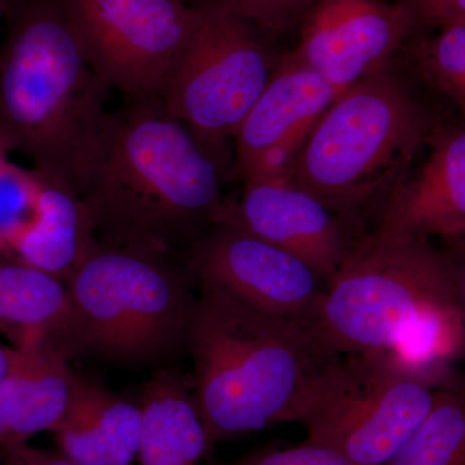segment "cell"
<instances>
[{"instance_id": "27", "label": "cell", "mask_w": 465, "mask_h": 465, "mask_svg": "<svg viewBox=\"0 0 465 465\" xmlns=\"http://www.w3.org/2000/svg\"><path fill=\"white\" fill-rule=\"evenodd\" d=\"M446 253L451 264L452 283L458 304L465 316V241H446ZM465 391V382L461 385Z\"/></svg>"}, {"instance_id": "5", "label": "cell", "mask_w": 465, "mask_h": 465, "mask_svg": "<svg viewBox=\"0 0 465 465\" xmlns=\"http://www.w3.org/2000/svg\"><path fill=\"white\" fill-rule=\"evenodd\" d=\"M195 278L170 256L94 243L69 280V317L56 351L124 363L185 351Z\"/></svg>"}, {"instance_id": "2", "label": "cell", "mask_w": 465, "mask_h": 465, "mask_svg": "<svg viewBox=\"0 0 465 465\" xmlns=\"http://www.w3.org/2000/svg\"><path fill=\"white\" fill-rule=\"evenodd\" d=\"M222 186L220 155L162 100L127 101L106 113L81 198L97 243L173 258L217 225Z\"/></svg>"}, {"instance_id": "26", "label": "cell", "mask_w": 465, "mask_h": 465, "mask_svg": "<svg viewBox=\"0 0 465 465\" xmlns=\"http://www.w3.org/2000/svg\"><path fill=\"white\" fill-rule=\"evenodd\" d=\"M400 2L409 9L416 25L439 27L451 0H400Z\"/></svg>"}, {"instance_id": "1", "label": "cell", "mask_w": 465, "mask_h": 465, "mask_svg": "<svg viewBox=\"0 0 465 465\" xmlns=\"http://www.w3.org/2000/svg\"><path fill=\"white\" fill-rule=\"evenodd\" d=\"M185 351L208 448L286 423H304L344 356L311 322L269 316L200 282Z\"/></svg>"}, {"instance_id": "11", "label": "cell", "mask_w": 465, "mask_h": 465, "mask_svg": "<svg viewBox=\"0 0 465 465\" xmlns=\"http://www.w3.org/2000/svg\"><path fill=\"white\" fill-rule=\"evenodd\" d=\"M336 97L335 88L295 52L278 57L235 134V176L243 183L290 180L314 125Z\"/></svg>"}, {"instance_id": "19", "label": "cell", "mask_w": 465, "mask_h": 465, "mask_svg": "<svg viewBox=\"0 0 465 465\" xmlns=\"http://www.w3.org/2000/svg\"><path fill=\"white\" fill-rule=\"evenodd\" d=\"M69 317V291L56 275L25 262H0V331L14 348L56 351Z\"/></svg>"}, {"instance_id": "33", "label": "cell", "mask_w": 465, "mask_h": 465, "mask_svg": "<svg viewBox=\"0 0 465 465\" xmlns=\"http://www.w3.org/2000/svg\"><path fill=\"white\" fill-rule=\"evenodd\" d=\"M459 241H465V234L463 235V238H460Z\"/></svg>"}, {"instance_id": "12", "label": "cell", "mask_w": 465, "mask_h": 465, "mask_svg": "<svg viewBox=\"0 0 465 465\" xmlns=\"http://www.w3.org/2000/svg\"><path fill=\"white\" fill-rule=\"evenodd\" d=\"M416 25L402 3L314 0L293 50L335 88L351 85L390 66Z\"/></svg>"}, {"instance_id": "29", "label": "cell", "mask_w": 465, "mask_h": 465, "mask_svg": "<svg viewBox=\"0 0 465 465\" xmlns=\"http://www.w3.org/2000/svg\"><path fill=\"white\" fill-rule=\"evenodd\" d=\"M17 349L0 344V381L7 374L17 357Z\"/></svg>"}, {"instance_id": "18", "label": "cell", "mask_w": 465, "mask_h": 465, "mask_svg": "<svg viewBox=\"0 0 465 465\" xmlns=\"http://www.w3.org/2000/svg\"><path fill=\"white\" fill-rule=\"evenodd\" d=\"M140 465H198L208 448L193 391L182 376L161 370L142 399Z\"/></svg>"}, {"instance_id": "28", "label": "cell", "mask_w": 465, "mask_h": 465, "mask_svg": "<svg viewBox=\"0 0 465 465\" xmlns=\"http://www.w3.org/2000/svg\"><path fill=\"white\" fill-rule=\"evenodd\" d=\"M465 25V0H451L439 27Z\"/></svg>"}, {"instance_id": "8", "label": "cell", "mask_w": 465, "mask_h": 465, "mask_svg": "<svg viewBox=\"0 0 465 465\" xmlns=\"http://www.w3.org/2000/svg\"><path fill=\"white\" fill-rule=\"evenodd\" d=\"M439 391L385 353L344 356L323 400L302 423L307 440L354 465H388L430 414Z\"/></svg>"}, {"instance_id": "23", "label": "cell", "mask_w": 465, "mask_h": 465, "mask_svg": "<svg viewBox=\"0 0 465 465\" xmlns=\"http://www.w3.org/2000/svg\"><path fill=\"white\" fill-rule=\"evenodd\" d=\"M251 25L278 36L302 25L314 0H225Z\"/></svg>"}, {"instance_id": "3", "label": "cell", "mask_w": 465, "mask_h": 465, "mask_svg": "<svg viewBox=\"0 0 465 465\" xmlns=\"http://www.w3.org/2000/svg\"><path fill=\"white\" fill-rule=\"evenodd\" d=\"M110 88L61 0H33L0 54V143L81 197L99 150Z\"/></svg>"}, {"instance_id": "7", "label": "cell", "mask_w": 465, "mask_h": 465, "mask_svg": "<svg viewBox=\"0 0 465 465\" xmlns=\"http://www.w3.org/2000/svg\"><path fill=\"white\" fill-rule=\"evenodd\" d=\"M278 57L256 27L217 0L194 8L192 29L164 92V109L222 155L271 79Z\"/></svg>"}, {"instance_id": "9", "label": "cell", "mask_w": 465, "mask_h": 465, "mask_svg": "<svg viewBox=\"0 0 465 465\" xmlns=\"http://www.w3.org/2000/svg\"><path fill=\"white\" fill-rule=\"evenodd\" d=\"M88 60L127 101L163 99L194 8L183 0H61Z\"/></svg>"}, {"instance_id": "22", "label": "cell", "mask_w": 465, "mask_h": 465, "mask_svg": "<svg viewBox=\"0 0 465 465\" xmlns=\"http://www.w3.org/2000/svg\"><path fill=\"white\" fill-rule=\"evenodd\" d=\"M39 197V176L9 163L0 171V251L12 244L34 222Z\"/></svg>"}, {"instance_id": "13", "label": "cell", "mask_w": 465, "mask_h": 465, "mask_svg": "<svg viewBox=\"0 0 465 465\" xmlns=\"http://www.w3.org/2000/svg\"><path fill=\"white\" fill-rule=\"evenodd\" d=\"M217 224L238 226L287 251L323 282L341 268L357 240L351 222L283 179L244 183L241 200L225 202Z\"/></svg>"}, {"instance_id": "4", "label": "cell", "mask_w": 465, "mask_h": 465, "mask_svg": "<svg viewBox=\"0 0 465 465\" xmlns=\"http://www.w3.org/2000/svg\"><path fill=\"white\" fill-rule=\"evenodd\" d=\"M432 122L391 65L336 97L314 125L290 182L353 222L382 204L430 142Z\"/></svg>"}, {"instance_id": "10", "label": "cell", "mask_w": 465, "mask_h": 465, "mask_svg": "<svg viewBox=\"0 0 465 465\" xmlns=\"http://www.w3.org/2000/svg\"><path fill=\"white\" fill-rule=\"evenodd\" d=\"M198 282L220 287L269 314L313 323L324 282L304 262L231 224H217L186 251Z\"/></svg>"}, {"instance_id": "14", "label": "cell", "mask_w": 465, "mask_h": 465, "mask_svg": "<svg viewBox=\"0 0 465 465\" xmlns=\"http://www.w3.org/2000/svg\"><path fill=\"white\" fill-rule=\"evenodd\" d=\"M432 152L382 204L376 228L457 241L465 234V122L430 134Z\"/></svg>"}, {"instance_id": "6", "label": "cell", "mask_w": 465, "mask_h": 465, "mask_svg": "<svg viewBox=\"0 0 465 465\" xmlns=\"http://www.w3.org/2000/svg\"><path fill=\"white\" fill-rule=\"evenodd\" d=\"M459 307L451 264L430 238L376 228L324 282L313 324L342 356L387 353L442 309Z\"/></svg>"}, {"instance_id": "21", "label": "cell", "mask_w": 465, "mask_h": 465, "mask_svg": "<svg viewBox=\"0 0 465 465\" xmlns=\"http://www.w3.org/2000/svg\"><path fill=\"white\" fill-rule=\"evenodd\" d=\"M415 60L425 81L457 104L465 122V25L440 27L416 48Z\"/></svg>"}, {"instance_id": "32", "label": "cell", "mask_w": 465, "mask_h": 465, "mask_svg": "<svg viewBox=\"0 0 465 465\" xmlns=\"http://www.w3.org/2000/svg\"><path fill=\"white\" fill-rule=\"evenodd\" d=\"M0 465H2V451H0Z\"/></svg>"}, {"instance_id": "16", "label": "cell", "mask_w": 465, "mask_h": 465, "mask_svg": "<svg viewBox=\"0 0 465 465\" xmlns=\"http://www.w3.org/2000/svg\"><path fill=\"white\" fill-rule=\"evenodd\" d=\"M0 381V451L25 445L57 427L72 394L74 372L67 358L48 347L17 349Z\"/></svg>"}, {"instance_id": "24", "label": "cell", "mask_w": 465, "mask_h": 465, "mask_svg": "<svg viewBox=\"0 0 465 465\" xmlns=\"http://www.w3.org/2000/svg\"><path fill=\"white\" fill-rule=\"evenodd\" d=\"M217 465H354L338 452L305 440L291 448L266 446L237 460Z\"/></svg>"}, {"instance_id": "20", "label": "cell", "mask_w": 465, "mask_h": 465, "mask_svg": "<svg viewBox=\"0 0 465 465\" xmlns=\"http://www.w3.org/2000/svg\"><path fill=\"white\" fill-rule=\"evenodd\" d=\"M388 465H465V391L440 390L430 414Z\"/></svg>"}, {"instance_id": "25", "label": "cell", "mask_w": 465, "mask_h": 465, "mask_svg": "<svg viewBox=\"0 0 465 465\" xmlns=\"http://www.w3.org/2000/svg\"><path fill=\"white\" fill-rule=\"evenodd\" d=\"M2 465H75L63 454L43 451L29 443L2 451Z\"/></svg>"}, {"instance_id": "30", "label": "cell", "mask_w": 465, "mask_h": 465, "mask_svg": "<svg viewBox=\"0 0 465 465\" xmlns=\"http://www.w3.org/2000/svg\"><path fill=\"white\" fill-rule=\"evenodd\" d=\"M5 150L7 149L0 143V171L9 163L7 157H5Z\"/></svg>"}, {"instance_id": "17", "label": "cell", "mask_w": 465, "mask_h": 465, "mask_svg": "<svg viewBox=\"0 0 465 465\" xmlns=\"http://www.w3.org/2000/svg\"><path fill=\"white\" fill-rule=\"evenodd\" d=\"M38 173V171H36ZM36 216L11 251L20 262L56 275L66 283L96 243L84 201L64 183L41 173Z\"/></svg>"}, {"instance_id": "31", "label": "cell", "mask_w": 465, "mask_h": 465, "mask_svg": "<svg viewBox=\"0 0 465 465\" xmlns=\"http://www.w3.org/2000/svg\"><path fill=\"white\" fill-rule=\"evenodd\" d=\"M8 0H0V17L5 14V9H7Z\"/></svg>"}, {"instance_id": "15", "label": "cell", "mask_w": 465, "mask_h": 465, "mask_svg": "<svg viewBox=\"0 0 465 465\" xmlns=\"http://www.w3.org/2000/svg\"><path fill=\"white\" fill-rule=\"evenodd\" d=\"M142 421V403L74 374L69 405L52 432L75 465H134Z\"/></svg>"}]
</instances>
